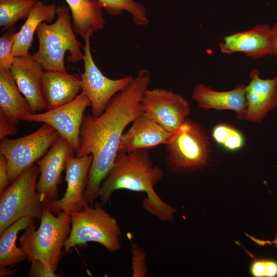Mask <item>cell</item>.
Masks as SVG:
<instances>
[{"instance_id": "2", "label": "cell", "mask_w": 277, "mask_h": 277, "mask_svg": "<svg viewBox=\"0 0 277 277\" xmlns=\"http://www.w3.org/2000/svg\"><path fill=\"white\" fill-rule=\"evenodd\" d=\"M163 174L162 170L153 165L147 149L117 153L100 187V203H107L115 190L144 192L146 196L142 207L161 221L171 222L176 209L163 201L154 190Z\"/></svg>"}, {"instance_id": "13", "label": "cell", "mask_w": 277, "mask_h": 277, "mask_svg": "<svg viewBox=\"0 0 277 277\" xmlns=\"http://www.w3.org/2000/svg\"><path fill=\"white\" fill-rule=\"evenodd\" d=\"M75 155V151L71 145L60 135L46 154L36 161L39 177L36 187L43 203L57 200L62 173L66 169L68 161Z\"/></svg>"}, {"instance_id": "19", "label": "cell", "mask_w": 277, "mask_h": 277, "mask_svg": "<svg viewBox=\"0 0 277 277\" xmlns=\"http://www.w3.org/2000/svg\"><path fill=\"white\" fill-rule=\"evenodd\" d=\"M41 85L47 110H50L70 102L78 95L81 90V77L67 72L44 71Z\"/></svg>"}, {"instance_id": "4", "label": "cell", "mask_w": 277, "mask_h": 277, "mask_svg": "<svg viewBox=\"0 0 277 277\" xmlns=\"http://www.w3.org/2000/svg\"><path fill=\"white\" fill-rule=\"evenodd\" d=\"M56 214L54 215L49 209L44 207L39 228L35 229L34 221L18 240L29 262L39 260L49 265L55 271L71 228L69 214L63 211Z\"/></svg>"}, {"instance_id": "25", "label": "cell", "mask_w": 277, "mask_h": 277, "mask_svg": "<svg viewBox=\"0 0 277 277\" xmlns=\"http://www.w3.org/2000/svg\"><path fill=\"white\" fill-rule=\"evenodd\" d=\"M102 8L112 16L122 14L123 11L130 13L133 22L140 26L147 25L149 19L144 6L133 0H97Z\"/></svg>"}, {"instance_id": "27", "label": "cell", "mask_w": 277, "mask_h": 277, "mask_svg": "<svg viewBox=\"0 0 277 277\" xmlns=\"http://www.w3.org/2000/svg\"><path fill=\"white\" fill-rule=\"evenodd\" d=\"M16 33L13 27L5 31L0 37V67L6 70H10L14 60L12 51Z\"/></svg>"}, {"instance_id": "5", "label": "cell", "mask_w": 277, "mask_h": 277, "mask_svg": "<svg viewBox=\"0 0 277 277\" xmlns=\"http://www.w3.org/2000/svg\"><path fill=\"white\" fill-rule=\"evenodd\" d=\"M96 202L70 214L71 231L64 249L68 251L77 247H85L89 242L98 243L108 251L114 252L121 248V231L117 221Z\"/></svg>"}, {"instance_id": "11", "label": "cell", "mask_w": 277, "mask_h": 277, "mask_svg": "<svg viewBox=\"0 0 277 277\" xmlns=\"http://www.w3.org/2000/svg\"><path fill=\"white\" fill-rule=\"evenodd\" d=\"M141 104L144 112L171 133L185 122L190 112L187 100L172 90L163 88L147 89Z\"/></svg>"}, {"instance_id": "26", "label": "cell", "mask_w": 277, "mask_h": 277, "mask_svg": "<svg viewBox=\"0 0 277 277\" xmlns=\"http://www.w3.org/2000/svg\"><path fill=\"white\" fill-rule=\"evenodd\" d=\"M212 136L217 143L231 150L240 149L244 143L242 134L232 127L225 125L215 126Z\"/></svg>"}, {"instance_id": "31", "label": "cell", "mask_w": 277, "mask_h": 277, "mask_svg": "<svg viewBox=\"0 0 277 277\" xmlns=\"http://www.w3.org/2000/svg\"><path fill=\"white\" fill-rule=\"evenodd\" d=\"M17 131V125L0 111V139L6 136L14 135Z\"/></svg>"}, {"instance_id": "28", "label": "cell", "mask_w": 277, "mask_h": 277, "mask_svg": "<svg viewBox=\"0 0 277 277\" xmlns=\"http://www.w3.org/2000/svg\"><path fill=\"white\" fill-rule=\"evenodd\" d=\"M253 258L249 266V272L254 277H276L277 261L268 258Z\"/></svg>"}, {"instance_id": "20", "label": "cell", "mask_w": 277, "mask_h": 277, "mask_svg": "<svg viewBox=\"0 0 277 277\" xmlns=\"http://www.w3.org/2000/svg\"><path fill=\"white\" fill-rule=\"evenodd\" d=\"M56 4H46L37 1L32 9L25 23L17 32L12 54L14 57H24L29 53L33 36L40 23L52 22L57 16Z\"/></svg>"}, {"instance_id": "9", "label": "cell", "mask_w": 277, "mask_h": 277, "mask_svg": "<svg viewBox=\"0 0 277 277\" xmlns=\"http://www.w3.org/2000/svg\"><path fill=\"white\" fill-rule=\"evenodd\" d=\"M88 34L84 40V70L81 73L82 92L90 99L91 113L93 116L102 114L108 103L117 92L126 87L133 80L132 75L112 80L104 75L95 64L90 50Z\"/></svg>"}, {"instance_id": "33", "label": "cell", "mask_w": 277, "mask_h": 277, "mask_svg": "<svg viewBox=\"0 0 277 277\" xmlns=\"http://www.w3.org/2000/svg\"><path fill=\"white\" fill-rule=\"evenodd\" d=\"M271 28L272 55L277 56V22Z\"/></svg>"}, {"instance_id": "6", "label": "cell", "mask_w": 277, "mask_h": 277, "mask_svg": "<svg viewBox=\"0 0 277 277\" xmlns=\"http://www.w3.org/2000/svg\"><path fill=\"white\" fill-rule=\"evenodd\" d=\"M39 173L37 164H32L0 194V233L22 217L41 220L44 205L36 187Z\"/></svg>"}, {"instance_id": "34", "label": "cell", "mask_w": 277, "mask_h": 277, "mask_svg": "<svg viewBox=\"0 0 277 277\" xmlns=\"http://www.w3.org/2000/svg\"><path fill=\"white\" fill-rule=\"evenodd\" d=\"M245 235H247L249 238H250L255 244L261 246H264L266 245H272L274 244L277 247V235L276 236L275 239L274 240H262L257 238H255L253 236H252L247 233H245Z\"/></svg>"}, {"instance_id": "24", "label": "cell", "mask_w": 277, "mask_h": 277, "mask_svg": "<svg viewBox=\"0 0 277 277\" xmlns=\"http://www.w3.org/2000/svg\"><path fill=\"white\" fill-rule=\"evenodd\" d=\"M36 0H0L1 31L14 27L16 22L27 18Z\"/></svg>"}, {"instance_id": "32", "label": "cell", "mask_w": 277, "mask_h": 277, "mask_svg": "<svg viewBox=\"0 0 277 277\" xmlns=\"http://www.w3.org/2000/svg\"><path fill=\"white\" fill-rule=\"evenodd\" d=\"M11 184L9 181L6 157L0 154V194Z\"/></svg>"}, {"instance_id": "35", "label": "cell", "mask_w": 277, "mask_h": 277, "mask_svg": "<svg viewBox=\"0 0 277 277\" xmlns=\"http://www.w3.org/2000/svg\"><path fill=\"white\" fill-rule=\"evenodd\" d=\"M18 269V268L11 269L10 268H7L6 266H0V276L5 277L13 275Z\"/></svg>"}, {"instance_id": "16", "label": "cell", "mask_w": 277, "mask_h": 277, "mask_svg": "<svg viewBox=\"0 0 277 277\" xmlns=\"http://www.w3.org/2000/svg\"><path fill=\"white\" fill-rule=\"evenodd\" d=\"M271 27L258 25L253 28L225 36L220 44L224 54L242 52L253 59L272 55Z\"/></svg>"}, {"instance_id": "1", "label": "cell", "mask_w": 277, "mask_h": 277, "mask_svg": "<svg viewBox=\"0 0 277 277\" xmlns=\"http://www.w3.org/2000/svg\"><path fill=\"white\" fill-rule=\"evenodd\" d=\"M150 82L149 72L140 70L132 82L112 97L102 114L84 115L75 156H92L84 195L88 204L99 197L100 187L113 165L126 127L144 112L141 101Z\"/></svg>"}, {"instance_id": "12", "label": "cell", "mask_w": 277, "mask_h": 277, "mask_svg": "<svg viewBox=\"0 0 277 277\" xmlns=\"http://www.w3.org/2000/svg\"><path fill=\"white\" fill-rule=\"evenodd\" d=\"M92 160L91 154L71 157L66 167L65 179L67 188L65 193L59 200L44 202V207L54 214L63 211L70 215L89 205L84 195Z\"/></svg>"}, {"instance_id": "30", "label": "cell", "mask_w": 277, "mask_h": 277, "mask_svg": "<svg viewBox=\"0 0 277 277\" xmlns=\"http://www.w3.org/2000/svg\"><path fill=\"white\" fill-rule=\"evenodd\" d=\"M31 266L28 276L29 277H59L60 274H56L55 270L49 265L39 260L30 262Z\"/></svg>"}, {"instance_id": "10", "label": "cell", "mask_w": 277, "mask_h": 277, "mask_svg": "<svg viewBox=\"0 0 277 277\" xmlns=\"http://www.w3.org/2000/svg\"><path fill=\"white\" fill-rule=\"evenodd\" d=\"M91 103L81 93L70 102L40 113H31L22 120L47 124L55 129L72 147L76 152L80 145L81 127L84 112Z\"/></svg>"}, {"instance_id": "15", "label": "cell", "mask_w": 277, "mask_h": 277, "mask_svg": "<svg viewBox=\"0 0 277 277\" xmlns=\"http://www.w3.org/2000/svg\"><path fill=\"white\" fill-rule=\"evenodd\" d=\"M172 134L165 130L147 113L143 112L132 121L130 128L122 134L117 153L166 145Z\"/></svg>"}, {"instance_id": "22", "label": "cell", "mask_w": 277, "mask_h": 277, "mask_svg": "<svg viewBox=\"0 0 277 277\" xmlns=\"http://www.w3.org/2000/svg\"><path fill=\"white\" fill-rule=\"evenodd\" d=\"M21 93L10 70L0 67V111L16 125L32 113L29 104Z\"/></svg>"}, {"instance_id": "3", "label": "cell", "mask_w": 277, "mask_h": 277, "mask_svg": "<svg viewBox=\"0 0 277 277\" xmlns=\"http://www.w3.org/2000/svg\"><path fill=\"white\" fill-rule=\"evenodd\" d=\"M70 10L65 5L58 6L55 22H42L36 29L38 48L32 55L45 71L66 72L64 60L68 51V62L83 61V47L74 34Z\"/></svg>"}, {"instance_id": "7", "label": "cell", "mask_w": 277, "mask_h": 277, "mask_svg": "<svg viewBox=\"0 0 277 277\" xmlns=\"http://www.w3.org/2000/svg\"><path fill=\"white\" fill-rule=\"evenodd\" d=\"M60 136L52 127L44 123L36 131L14 139H1L0 154L7 161L9 181H14L27 168L43 157Z\"/></svg>"}, {"instance_id": "23", "label": "cell", "mask_w": 277, "mask_h": 277, "mask_svg": "<svg viewBox=\"0 0 277 277\" xmlns=\"http://www.w3.org/2000/svg\"><path fill=\"white\" fill-rule=\"evenodd\" d=\"M35 219L23 217L14 222L0 233V266H15L27 259L25 252L16 245L17 235L25 230Z\"/></svg>"}, {"instance_id": "14", "label": "cell", "mask_w": 277, "mask_h": 277, "mask_svg": "<svg viewBox=\"0 0 277 277\" xmlns=\"http://www.w3.org/2000/svg\"><path fill=\"white\" fill-rule=\"evenodd\" d=\"M44 71L30 52L26 56L15 57L10 68L19 91L29 104L32 113L47 110L41 85Z\"/></svg>"}, {"instance_id": "8", "label": "cell", "mask_w": 277, "mask_h": 277, "mask_svg": "<svg viewBox=\"0 0 277 277\" xmlns=\"http://www.w3.org/2000/svg\"><path fill=\"white\" fill-rule=\"evenodd\" d=\"M167 161L174 170H192L205 165L209 159L206 135L196 123L187 119L165 145Z\"/></svg>"}, {"instance_id": "21", "label": "cell", "mask_w": 277, "mask_h": 277, "mask_svg": "<svg viewBox=\"0 0 277 277\" xmlns=\"http://www.w3.org/2000/svg\"><path fill=\"white\" fill-rule=\"evenodd\" d=\"M65 1L71 12L74 31L84 39L104 28L103 8L97 0Z\"/></svg>"}, {"instance_id": "29", "label": "cell", "mask_w": 277, "mask_h": 277, "mask_svg": "<svg viewBox=\"0 0 277 277\" xmlns=\"http://www.w3.org/2000/svg\"><path fill=\"white\" fill-rule=\"evenodd\" d=\"M132 244V266L133 277H144L147 275V268L145 262L146 255L144 252L131 241Z\"/></svg>"}, {"instance_id": "17", "label": "cell", "mask_w": 277, "mask_h": 277, "mask_svg": "<svg viewBox=\"0 0 277 277\" xmlns=\"http://www.w3.org/2000/svg\"><path fill=\"white\" fill-rule=\"evenodd\" d=\"M249 76L250 81L246 86L247 105L243 118L260 123L277 106V76L262 79L256 69L251 71Z\"/></svg>"}, {"instance_id": "18", "label": "cell", "mask_w": 277, "mask_h": 277, "mask_svg": "<svg viewBox=\"0 0 277 277\" xmlns=\"http://www.w3.org/2000/svg\"><path fill=\"white\" fill-rule=\"evenodd\" d=\"M246 86L241 84L230 91H218L199 84L192 92V98L203 109L231 110L238 118H243L247 105Z\"/></svg>"}]
</instances>
